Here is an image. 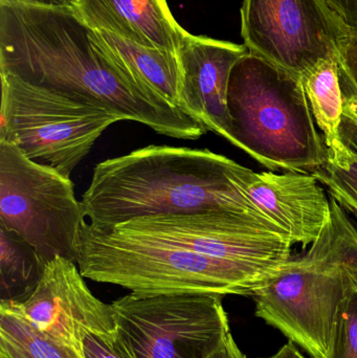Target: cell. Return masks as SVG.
Returning <instances> with one entry per match:
<instances>
[{"label": "cell", "instance_id": "obj_26", "mask_svg": "<svg viewBox=\"0 0 357 358\" xmlns=\"http://www.w3.org/2000/svg\"><path fill=\"white\" fill-rule=\"evenodd\" d=\"M0 358H31L18 347L0 338Z\"/></svg>", "mask_w": 357, "mask_h": 358}, {"label": "cell", "instance_id": "obj_27", "mask_svg": "<svg viewBox=\"0 0 357 358\" xmlns=\"http://www.w3.org/2000/svg\"><path fill=\"white\" fill-rule=\"evenodd\" d=\"M268 358H305L301 353L296 348L295 344L293 342H289V344L283 346L276 355Z\"/></svg>", "mask_w": 357, "mask_h": 358}, {"label": "cell", "instance_id": "obj_14", "mask_svg": "<svg viewBox=\"0 0 357 358\" xmlns=\"http://www.w3.org/2000/svg\"><path fill=\"white\" fill-rule=\"evenodd\" d=\"M71 6L92 29L146 48L177 52L189 35L166 0H75Z\"/></svg>", "mask_w": 357, "mask_h": 358}, {"label": "cell", "instance_id": "obj_17", "mask_svg": "<svg viewBox=\"0 0 357 358\" xmlns=\"http://www.w3.org/2000/svg\"><path fill=\"white\" fill-rule=\"evenodd\" d=\"M46 265L34 246L0 223V302L27 300Z\"/></svg>", "mask_w": 357, "mask_h": 358}, {"label": "cell", "instance_id": "obj_15", "mask_svg": "<svg viewBox=\"0 0 357 358\" xmlns=\"http://www.w3.org/2000/svg\"><path fill=\"white\" fill-rule=\"evenodd\" d=\"M98 31V29H96ZM115 60L143 87L184 111L182 71L177 52L132 43L106 31H98Z\"/></svg>", "mask_w": 357, "mask_h": 358}, {"label": "cell", "instance_id": "obj_1", "mask_svg": "<svg viewBox=\"0 0 357 358\" xmlns=\"http://www.w3.org/2000/svg\"><path fill=\"white\" fill-rule=\"evenodd\" d=\"M0 73L103 107L170 138L194 141L207 131L136 82L71 6L0 0Z\"/></svg>", "mask_w": 357, "mask_h": 358}, {"label": "cell", "instance_id": "obj_4", "mask_svg": "<svg viewBox=\"0 0 357 358\" xmlns=\"http://www.w3.org/2000/svg\"><path fill=\"white\" fill-rule=\"evenodd\" d=\"M77 265L85 279L138 296L207 294L253 296L280 269L210 258L157 240L80 229Z\"/></svg>", "mask_w": 357, "mask_h": 358}, {"label": "cell", "instance_id": "obj_13", "mask_svg": "<svg viewBox=\"0 0 357 358\" xmlns=\"http://www.w3.org/2000/svg\"><path fill=\"white\" fill-rule=\"evenodd\" d=\"M308 172L256 173L249 169L240 185L249 200L302 248L314 243L330 218V201Z\"/></svg>", "mask_w": 357, "mask_h": 358}, {"label": "cell", "instance_id": "obj_2", "mask_svg": "<svg viewBox=\"0 0 357 358\" xmlns=\"http://www.w3.org/2000/svg\"><path fill=\"white\" fill-rule=\"evenodd\" d=\"M249 170L207 149L150 145L98 164L81 202L98 229L155 215L224 212L287 236L243 192Z\"/></svg>", "mask_w": 357, "mask_h": 358}, {"label": "cell", "instance_id": "obj_23", "mask_svg": "<svg viewBox=\"0 0 357 358\" xmlns=\"http://www.w3.org/2000/svg\"><path fill=\"white\" fill-rule=\"evenodd\" d=\"M339 64L357 90V34H348L342 39Z\"/></svg>", "mask_w": 357, "mask_h": 358}, {"label": "cell", "instance_id": "obj_9", "mask_svg": "<svg viewBox=\"0 0 357 358\" xmlns=\"http://www.w3.org/2000/svg\"><path fill=\"white\" fill-rule=\"evenodd\" d=\"M241 36L249 52L303 77L337 59L348 35L326 0H243Z\"/></svg>", "mask_w": 357, "mask_h": 358}, {"label": "cell", "instance_id": "obj_24", "mask_svg": "<svg viewBox=\"0 0 357 358\" xmlns=\"http://www.w3.org/2000/svg\"><path fill=\"white\" fill-rule=\"evenodd\" d=\"M348 34H357V0H326Z\"/></svg>", "mask_w": 357, "mask_h": 358}, {"label": "cell", "instance_id": "obj_3", "mask_svg": "<svg viewBox=\"0 0 357 358\" xmlns=\"http://www.w3.org/2000/svg\"><path fill=\"white\" fill-rule=\"evenodd\" d=\"M318 239L252 298L256 315L312 358H328L337 313L357 288V229L335 198Z\"/></svg>", "mask_w": 357, "mask_h": 358}, {"label": "cell", "instance_id": "obj_22", "mask_svg": "<svg viewBox=\"0 0 357 358\" xmlns=\"http://www.w3.org/2000/svg\"><path fill=\"white\" fill-rule=\"evenodd\" d=\"M85 358H140L133 349L119 336L113 344L104 342L94 336L84 340Z\"/></svg>", "mask_w": 357, "mask_h": 358}, {"label": "cell", "instance_id": "obj_16", "mask_svg": "<svg viewBox=\"0 0 357 358\" xmlns=\"http://www.w3.org/2000/svg\"><path fill=\"white\" fill-rule=\"evenodd\" d=\"M306 98L314 122L324 136L328 161L341 162L351 151L342 142L340 125L344 115V99L337 59L323 61L302 77Z\"/></svg>", "mask_w": 357, "mask_h": 358}, {"label": "cell", "instance_id": "obj_28", "mask_svg": "<svg viewBox=\"0 0 357 358\" xmlns=\"http://www.w3.org/2000/svg\"><path fill=\"white\" fill-rule=\"evenodd\" d=\"M18 1L50 6H71V3H73V0H18Z\"/></svg>", "mask_w": 357, "mask_h": 358}, {"label": "cell", "instance_id": "obj_19", "mask_svg": "<svg viewBox=\"0 0 357 358\" xmlns=\"http://www.w3.org/2000/svg\"><path fill=\"white\" fill-rule=\"evenodd\" d=\"M312 174L328 189L331 197L357 219V155L351 151L343 161H328Z\"/></svg>", "mask_w": 357, "mask_h": 358}, {"label": "cell", "instance_id": "obj_29", "mask_svg": "<svg viewBox=\"0 0 357 358\" xmlns=\"http://www.w3.org/2000/svg\"><path fill=\"white\" fill-rule=\"evenodd\" d=\"M75 0H73V2H75Z\"/></svg>", "mask_w": 357, "mask_h": 358}, {"label": "cell", "instance_id": "obj_25", "mask_svg": "<svg viewBox=\"0 0 357 358\" xmlns=\"http://www.w3.org/2000/svg\"><path fill=\"white\" fill-rule=\"evenodd\" d=\"M211 358H247V357L243 355L242 351L239 349L234 338L231 336L224 346Z\"/></svg>", "mask_w": 357, "mask_h": 358}, {"label": "cell", "instance_id": "obj_21", "mask_svg": "<svg viewBox=\"0 0 357 358\" xmlns=\"http://www.w3.org/2000/svg\"><path fill=\"white\" fill-rule=\"evenodd\" d=\"M340 82L344 99V115L340 125L342 142L357 155V90L340 67Z\"/></svg>", "mask_w": 357, "mask_h": 358}, {"label": "cell", "instance_id": "obj_11", "mask_svg": "<svg viewBox=\"0 0 357 358\" xmlns=\"http://www.w3.org/2000/svg\"><path fill=\"white\" fill-rule=\"evenodd\" d=\"M84 279L77 263L57 257L27 300L0 302V311L19 315L52 342L85 358L86 336L113 344L119 326L112 305L99 300Z\"/></svg>", "mask_w": 357, "mask_h": 358}, {"label": "cell", "instance_id": "obj_20", "mask_svg": "<svg viewBox=\"0 0 357 358\" xmlns=\"http://www.w3.org/2000/svg\"><path fill=\"white\" fill-rule=\"evenodd\" d=\"M328 358H357V288L340 307Z\"/></svg>", "mask_w": 357, "mask_h": 358}, {"label": "cell", "instance_id": "obj_10", "mask_svg": "<svg viewBox=\"0 0 357 358\" xmlns=\"http://www.w3.org/2000/svg\"><path fill=\"white\" fill-rule=\"evenodd\" d=\"M102 229L157 240L217 260L275 269L291 260L293 245L287 236L261 223L224 212L155 215Z\"/></svg>", "mask_w": 357, "mask_h": 358}, {"label": "cell", "instance_id": "obj_6", "mask_svg": "<svg viewBox=\"0 0 357 358\" xmlns=\"http://www.w3.org/2000/svg\"><path fill=\"white\" fill-rule=\"evenodd\" d=\"M0 141L66 178L119 115L0 73Z\"/></svg>", "mask_w": 357, "mask_h": 358}, {"label": "cell", "instance_id": "obj_7", "mask_svg": "<svg viewBox=\"0 0 357 358\" xmlns=\"http://www.w3.org/2000/svg\"><path fill=\"white\" fill-rule=\"evenodd\" d=\"M83 204L71 178L27 159L0 141V223L27 240L45 264L77 263Z\"/></svg>", "mask_w": 357, "mask_h": 358}, {"label": "cell", "instance_id": "obj_12", "mask_svg": "<svg viewBox=\"0 0 357 358\" xmlns=\"http://www.w3.org/2000/svg\"><path fill=\"white\" fill-rule=\"evenodd\" d=\"M249 52L245 44L190 33L177 52L184 113L228 142V82L233 67Z\"/></svg>", "mask_w": 357, "mask_h": 358}, {"label": "cell", "instance_id": "obj_18", "mask_svg": "<svg viewBox=\"0 0 357 358\" xmlns=\"http://www.w3.org/2000/svg\"><path fill=\"white\" fill-rule=\"evenodd\" d=\"M0 338L18 347L31 358H84L52 342L19 315L0 311Z\"/></svg>", "mask_w": 357, "mask_h": 358}, {"label": "cell", "instance_id": "obj_5", "mask_svg": "<svg viewBox=\"0 0 357 358\" xmlns=\"http://www.w3.org/2000/svg\"><path fill=\"white\" fill-rule=\"evenodd\" d=\"M231 144L272 171L314 173L328 163L302 78L247 52L228 90Z\"/></svg>", "mask_w": 357, "mask_h": 358}, {"label": "cell", "instance_id": "obj_8", "mask_svg": "<svg viewBox=\"0 0 357 358\" xmlns=\"http://www.w3.org/2000/svg\"><path fill=\"white\" fill-rule=\"evenodd\" d=\"M222 296H138L111 303L119 334L140 358H211L232 336Z\"/></svg>", "mask_w": 357, "mask_h": 358}]
</instances>
